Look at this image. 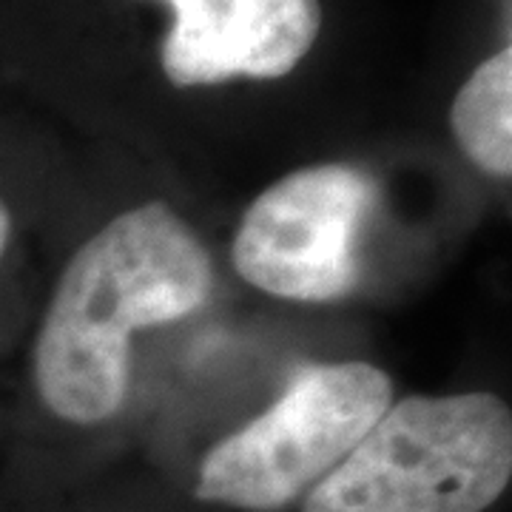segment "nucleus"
Segmentation results:
<instances>
[{
    "mask_svg": "<svg viewBox=\"0 0 512 512\" xmlns=\"http://www.w3.org/2000/svg\"><path fill=\"white\" fill-rule=\"evenodd\" d=\"M453 134L467 160L484 174H512V49L484 60L456 94Z\"/></svg>",
    "mask_w": 512,
    "mask_h": 512,
    "instance_id": "6",
    "label": "nucleus"
},
{
    "mask_svg": "<svg viewBox=\"0 0 512 512\" xmlns=\"http://www.w3.org/2000/svg\"><path fill=\"white\" fill-rule=\"evenodd\" d=\"M163 72L174 86L291 74L322 29L319 0H168Z\"/></svg>",
    "mask_w": 512,
    "mask_h": 512,
    "instance_id": "5",
    "label": "nucleus"
},
{
    "mask_svg": "<svg viewBox=\"0 0 512 512\" xmlns=\"http://www.w3.org/2000/svg\"><path fill=\"white\" fill-rule=\"evenodd\" d=\"M12 234H15V217H12V208L6 197L0 194V268L6 262V254H9V245H12Z\"/></svg>",
    "mask_w": 512,
    "mask_h": 512,
    "instance_id": "7",
    "label": "nucleus"
},
{
    "mask_svg": "<svg viewBox=\"0 0 512 512\" xmlns=\"http://www.w3.org/2000/svg\"><path fill=\"white\" fill-rule=\"evenodd\" d=\"M512 476L510 407L493 393L387 407L302 512H484Z\"/></svg>",
    "mask_w": 512,
    "mask_h": 512,
    "instance_id": "2",
    "label": "nucleus"
},
{
    "mask_svg": "<svg viewBox=\"0 0 512 512\" xmlns=\"http://www.w3.org/2000/svg\"><path fill=\"white\" fill-rule=\"evenodd\" d=\"M214 268L194 228L146 202L100 228L60 274L35 339L43 407L72 424L111 419L128 393L131 333L200 311Z\"/></svg>",
    "mask_w": 512,
    "mask_h": 512,
    "instance_id": "1",
    "label": "nucleus"
},
{
    "mask_svg": "<svg viewBox=\"0 0 512 512\" xmlns=\"http://www.w3.org/2000/svg\"><path fill=\"white\" fill-rule=\"evenodd\" d=\"M379 185L353 165L299 168L265 188L234 237V268L259 291L293 302H336L362 279L359 239Z\"/></svg>",
    "mask_w": 512,
    "mask_h": 512,
    "instance_id": "4",
    "label": "nucleus"
},
{
    "mask_svg": "<svg viewBox=\"0 0 512 512\" xmlns=\"http://www.w3.org/2000/svg\"><path fill=\"white\" fill-rule=\"evenodd\" d=\"M393 402L367 362L305 365L262 416L202 458L194 495L245 512H279L330 476Z\"/></svg>",
    "mask_w": 512,
    "mask_h": 512,
    "instance_id": "3",
    "label": "nucleus"
}]
</instances>
